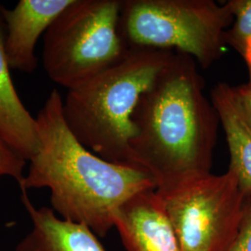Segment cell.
Segmentation results:
<instances>
[{"label": "cell", "instance_id": "6da1fadb", "mask_svg": "<svg viewBox=\"0 0 251 251\" xmlns=\"http://www.w3.org/2000/svg\"><path fill=\"white\" fill-rule=\"evenodd\" d=\"M204 90L197 62L174 52L135 109L133 162L158 193L210 174L221 122Z\"/></svg>", "mask_w": 251, "mask_h": 251}, {"label": "cell", "instance_id": "7a4b0ae2", "mask_svg": "<svg viewBox=\"0 0 251 251\" xmlns=\"http://www.w3.org/2000/svg\"><path fill=\"white\" fill-rule=\"evenodd\" d=\"M63 100L52 90L36 117L39 148L20 187L49 189L54 212L102 237L115 227L118 208L143 191L156 190V182L144 170L104 160L85 147L63 118Z\"/></svg>", "mask_w": 251, "mask_h": 251}, {"label": "cell", "instance_id": "3957f363", "mask_svg": "<svg viewBox=\"0 0 251 251\" xmlns=\"http://www.w3.org/2000/svg\"><path fill=\"white\" fill-rule=\"evenodd\" d=\"M173 54L167 50L129 49L116 65L68 90L63 114L73 134L104 160L137 168L130 149L135 109Z\"/></svg>", "mask_w": 251, "mask_h": 251}, {"label": "cell", "instance_id": "277c9868", "mask_svg": "<svg viewBox=\"0 0 251 251\" xmlns=\"http://www.w3.org/2000/svg\"><path fill=\"white\" fill-rule=\"evenodd\" d=\"M233 16L214 0H122L119 32L128 49L177 50L209 68L222 56Z\"/></svg>", "mask_w": 251, "mask_h": 251}, {"label": "cell", "instance_id": "5b68a950", "mask_svg": "<svg viewBox=\"0 0 251 251\" xmlns=\"http://www.w3.org/2000/svg\"><path fill=\"white\" fill-rule=\"evenodd\" d=\"M122 0H74L44 35L43 66L72 90L113 67L129 49L119 32Z\"/></svg>", "mask_w": 251, "mask_h": 251}, {"label": "cell", "instance_id": "8992f818", "mask_svg": "<svg viewBox=\"0 0 251 251\" xmlns=\"http://www.w3.org/2000/svg\"><path fill=\"white\" fill-rule=\"evenodd\" d=\"M156 191V190H155ZM181 251H228L241 224L245 196L233 171L208 174L158 193Z\"/></svg>", "mask_w": 251, "mask_h": 251}, {"label": "cell", "instance_id": "52a82bcc", "mask_svg": "<svg viewBox=\"0 0 251 251\" xmlns=\"http://www.w3.org/2000/svg\"><path fill=\"white\" fill-rule=\"evenodd\" d=\"M74 0H20L13 9L2 7L4 49L10 69L33 73L37 67L35 50L39 37Z\"/></svg>", "mask_w": 251, "mask_h": 251}, {"label": "cell", "instance_id": "ba28073f", "mask_svg": "<svg viewBox=\"0 0 251 251\" xmlns=\"http://www.w3.org/2000/svg\"><path fill=\"white\" fill-rule=\"evenodd\" d=\"M114 226L126 251H181L161 198L143 191L118 208Z\"/></svg>", "mask_w": 251, "mask_h": 251}, {"label": "cell", "instance_id": "9c48e42d", "mask_svg": "<svg viewBox=\"0 0 251 251\" xmlns=\"http://www.w3.org/2000/svg\"><path fill=\"white\" fill-rule=\"evenodd\" d=\"M22 201L33 229L19 243L16 251H106L87 225L64 221L47 206L36 208L26 191H23Z\"/></svg>", "mask_w": 251, "mask_h": 251}, {"label": "cell", "instance_id": "30bf717a", "mask_svg": "<svg viewBox=\"0 0 251 251\" xmlns=\"http://www.w3.org/2000/svg\"><path fill=\"white\" fill-rule=\"evenodd\" d=\"M5 25L0 6V139L30 160L39 148L36 118L19 98L4 49Z\"/></svg>", "mask_w": 251, "mask_h": 251}, {"label": "cell", "instance_id": "8fae6325", "mask_svg": "<svg viewBox=\"0 0 251 251\" xmlns=\"http://www.w3.org/2000/svg\"><path fill=\"white\" fill-rule=\"evenodd\" d=\"M210 100L226 136L229 170L234 172L246 198L251 195V126L233 94V86L223 82L216 84L210 92Z\"/></svg>", "mask_w": 251, "mask_h": 251}, {"label": "cell", "instance_id": "7c38bea8", "mask_svg": "<svg viewBox=\"0 0 251 251\" xmlns=\"http://www.w3.org/2000/svg\"><path fill=\"white\" fill-rule=\"evenodd\" d=\"M228 3L233 20L225 32V44L244 58L248 45L251 43V0H229Z\"/></svg>", "mask_w": 251, "mask_h": 251}, {"label": "cell", "instance_id": "4fadbf2b", "mask_svg": "<svg viewBox=\"0 0 251 251\" xmlns=\"http://www.w3.org/2000/svg\"><path fill=\"white\" fill-rule=\"evenodd\" d=\"M26 159L0 139V177L10 176L21 185L25 179L24 170Z\"/></svg>", "mask_w": 251, "mask_h": 251}, {"label": "cell", "instance_id": "5bb4252c", "mask_svg": "<svg viewBox=\"0 0 251 251\" xmlns=\"http://www.w3.org/2000/svg\"><path fill=\"white\" fill-rule=\"evenodd\" d=\"M228 251H251V195L245 198L239 231Z\"/></svg>", "mask_w": 251, "mask_h": 251}, {"label": "cell", "instance_id": "9a60e30c", "mask_svg": "<svg viewBox=\"0 0 251 251\" xmlns=\"http://www.w3.org/2000/svg\"><path fill=\"white\" fill-rule=\"evenodd\" d=\"M244 59L249 65L250 79L247 83L233 86V90L243 115L251 126V50L247 52Z\"/></svg>", "mask_w": 251, "mask_h": 251}]
</instances>
